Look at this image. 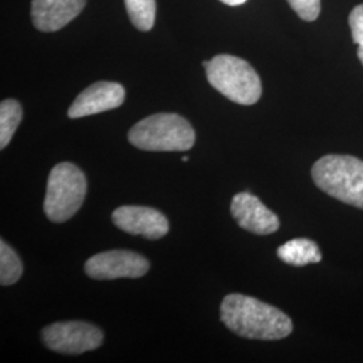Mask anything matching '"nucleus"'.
I'll use <instances>...</instances> for the list:
<instances>
[{
	"mask_svg": "<svg viewBox=\"0 0 363 363\" xmlns=\"http://www.w3.org/2000/svg\"><path fill=\"white\" fill-rule=\"evenodd\" d=\"M86 0H33L31 19L42 33H54L65 27L84 10Z\"/></svg>",
	"mask_w": 363,
	"mask_h": 363,
	"instance_id": "obj_11",
	"label": "nucleus"
},
{
	"mask_svg": "<svg viewBox=\"0 0 363 363\" xmlns=\"http://www.w3.org/2000/svg\"><path fill=\"white\" fill-rule=\"evenodd\" d=\"M88 182L76 164L64 162L50 171L43 210L49 220L62 223L70 220L84 203Z\"/></svg>",
	"mask_w": 363,
	"mask_h": 363,
	"instance_id": "obj_5",
	"label": "nucleus"
},
{
	"mask_svg": "<svg viewBox=\"0 0 363 363\" xmlns=\"http://www.w3.org/2000/svg\"><path fill=\"white\" fill-rule=\"evenodd\" d=\"M208 84L230 101L241 105L256 104L262 93L257 72L242 58L220 54L208 61Z\"/></svg>",
	"mask_w": 363,
	"mask_h": 363,
	"instance_id": "obj_4",
	"label": "nucleus"
},
{
	"mask_svg": "<svg viewBox=\"0 0 363 363\" xmlns=\"http://www.w3.org/2000/svg\"><path fill=\"white\" fill-rule=\"evenodd\" d=\"M150 269L148 259L130 250H108L93 256L85 264V272L94 280L138 279Z\"/></svg>",
	"mask_w": 363,
	"mask_h": 363,
	"instance_id": "obj_7",
	"label": "nucleus"
},
{
	"mask_svg": "<svg viewBox=\"0 0 363 363\" xmlns=\"http://www.w3.org/2000/svg\"><path fill=\"white\" fill-rule=\"evenodd\" d=\"M22 105L16 100L7 99L0 104V148L4 150L13 139V133L22 121Z\"/></svg>",
	"mask_w": 363,
	"mask_h": 363,
	"instance_id": "obj_13",
	"label": "nucleus"
},
{
	"mask_svg": "<svg viewBox=\"0 0 363 363\" xmlns=\"http://www.w3.org/2000/svg\"><path fill=\"white\" fill-rule=\"evenodd\" d=\"M277 257L294 267L320 262L322 253L319 247L308 238H294L277 249Z\"/></svg>",
	"mask_w": 363,
	"mask_h": 363,
	"instance_id": "obj_12",
	"label": "nucleus"
},
{
	"mask_svg": "<svg viewBox=\"0 0 363 363\" xmlns=\"http://www.w3.org/2000/svg\"><path fill=\"white\" fill-rule=\"evenodd\" d=\"M230 213L238 226L250 233L267 235L277 232L280 228L279 217L250 193L234 195Z\"/></svg>",
	"mask_w": 363,
	"mask_h": 363,
	"instance_id": "obj_10",
	"label": "nucleus"
},
{
	"mask_svg": "<svg viewBox=\"0 0 363 363\" xmlns=\"http://www.w3.org/2000/svg\"><path fill=\"white\" fill-rule=\"evenodd\" d=\"M124 100L125 89L123 85L117 82L100 81L78 94L77 99L67 111V116L70 118H81L112 111L123 105Z\"/></svg>",
	"mask_w": 363,
	"mask_h": 363,
	"instance_id": "obj_9",
	"label": "nucleus"
},
{
	"mask_svg": "<svg viewBox=\"0 0 363 363\" xmlns=\"http://www.w3.org/2000/svg\"><path fill=\"white\" fill-rule=\"evenodd\" d=\"M23 273V265L19 256L13 247L6 244L4 240L0 241V284L11 286L15 284Z\"/></svg>",
	"mask_w": 363,
	"mask_h": 363,
	"instance_id": "obj_14",
	"label": "nucleus"
},
{
	"mask_svg": "<svg viewBox=\"0 0 363 363\" xmlns=\"http://www.w3.org/2000/svg\"><path fill=\"white\" fill-rule=\"evenodd\" d=\"M130 143L151 152H184L193 148L195 130L177 113H156L136 123L128 132Z\"/></svg>",
	"mask_w": 363,
	"mask_h": 363,
	"instance_id": "obj_2",
	"label": "nucleus"
},
{
	"mask_svg": "<svg viewBox=\"0 0 363 363\" xmlns=\"http://www.w3.org/2000/svg\"><path fill=\"white\" fill-rule=\"evenodd\" d=\"M42 340L48 349L55 352L79 355L99 349L104 335L100 328L86 322H60L42 330Z\"/></svg>",
	"mask_w": 363,
	"mask_h": 363,
	"instance_id": "obj_6",
	"label": "nucleus"
},
{
	"mask_svg": "<svg viewBox=\"0 0 363 363\" xmlns=\"http://www.w3.org/2000/svg\"><path fill=\"white\" fill-rule=\"evenodd\" d=\"M352 40L358 45V58L363 65V4L352 9L349 16Z\"/></svg>",
	"mask_w": 363,
	"mask_h": 363,
	"instance_id": "obj_16",
	"label": "nucleus"
},
{
	"mask_svg": "<svg viewBox=\"0 0 363 363\" xmlns=\"http://www.w3.org/2000/svg\"><path fill=\"white\" fill-rule=\"evenodd\" d=\"M132 25L140 31H150L156 16L155 0H124Z\"/></svg>",
	"mask_w": 363,
	"mask_h": 363,
	"instance_id": "obj_15",
	"label": "nucleus"
},
{
	"mask_svg": "<svg viewBox=\"0 0 363 363\" xmlns=\"http://www.w3.org/2000/svg\"><path fill=\"white\" fill-rule=\"evenodd\" d=\"M292 10L306 22H313L320 13V0H286Z\"/></svg>",
	"mask_w": 363,
	"mask_h": 363,
	"instance_id": "obj_17",
	"label": "nucleus"
},
{
	"mask_svg": "<svg viewBox=\"0 0 363 363\" xmlns=\"http://www.w3.org/2000/svg\"><path fill=\"white\" fill-rule=\"evenodd\" d=\"M220 1L228 4V6H241V4L247 3V0H220Z\"/></svg>",
	"mask_w": 363,
	"mask_h": 363,
	"instance_id": "obj_18",
	"label": "nucleus"
},
{
	"mask_svg": "<svg viewBox=\"0 0 363 363\" xmlns=\"http://www.w3.org/2000/svg\"><path fill=\"white\" fill-rule=\"evenodd\" d=\"M312 179L325 194L363 208V162L350 155H325L312 167Z\"/></svg>",
	"mask_w": 363,
	"mask_h": 363,
	"instance_id": "obj_3",
	"label": "nucleus"
},
{
	"mask_svg": "<svg viewBox=\"0 0 363 363\" xmlns=\"http://www.w3.org/2000/svg\"><path fill=\"white\" fill-rule=\"evenodd\" d=\"M182 160H183V162H187V160H189V156H183Z\"/></svg>",
	"mask_w": 363,
	"mask_h": 363,
	"instance_id": "obj_19",
	"label": "nucleus"
},
{
	"mask_svg": "<svg viewBox=\"0 0 363 363\" xmlns=\"http://www.w3.org/2000/svg\"><path fill=\"white\" fill-rule=\"evenodd\" d=\"M117 228L132 235L159 240L169 233L167 217L159 210L147 206H120L112 214Z\"/></svg>",
	"mask_w": 363,
	"mask_h": 363,
	"instance_id": "obj_8",
	"label": "nucleus"
},
{
	"mask_svg": "<svg viewBox=\"0 0 363 363\" xmlns=\"http://www.w3.org/2000/svg\"><path fill=\"white\" fill-rule=\"evenodd\" d=\"M220 320L234 334L247 339L279 340L294 330L291 318L284 312L240 294L228 295L222 300Z\"/></svg>",
	"mask_w": 363,
	"mask_h": 363,
	"instance_id": "obj_1",
	"label": "nucleus"
}]
</instances>
